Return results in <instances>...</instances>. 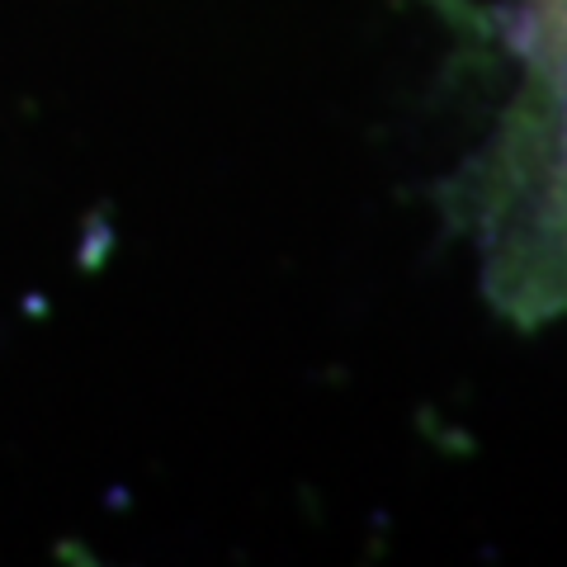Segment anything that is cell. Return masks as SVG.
I'll list each match as a JSON object with an SVG mask.
<instances>
[{"instance_id":"cell-1","label":"cell","mask_w":567,"mask_h":567,"mask_svg":"<svg viewBox=\"0 0 567 567\" xmlns=\"http://www.w3.org/2000/svg\"><path fill=\"white\" fill-rule=\"evenodd\" d=\"M487 289L511 322L567 317V123L520 100L477 194Z\"/></svg>"},{"instance_id":"cell-2","label":"cell","mask_w":567,"mask_h":567,"mask_svg":"<svg viewBox=\"0 0 567 567\" xmlns=\"http://www.w3.org/2000/svg\"><path fill=\"white\" fill-rule=\"evenodd\" d=\"M525 100L567 123V0L535 6V81Z\"/></svg>"}]
</instances>
